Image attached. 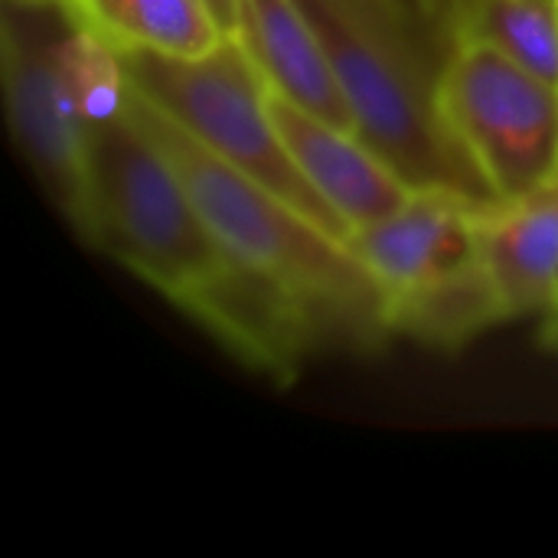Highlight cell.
<instances>
[{
    "label": "cell",
    "instance_id": "6da1fadb",
    "mask_svg": "<svg viewBox=\"0 0 558 558\" xmlns=\"http://www.w3.org/2000/svg\"><path fill=\"white\" fill-rule=\"evenodd\" d=\"M78 235L268 379L291 383L330 347L298 298L222 248L177 167L131 111L92 131Z\"/></svg>",
    "mask_w": 558,
    "mask_h": 558
},
{
    "label": "cell",
    "instance_id": "7a4b0ae2",
    "mask_svg": "<svg viewBox=\"0 0 558 558\" xmlns=\"http://www.w3.org/2000/svg\"><path fill=\"white\" fill-rule=\"evenodd\" d=\"M301 7L320 33L356 134L409 186L494 203L441 108L454 39L392 0H301Z\"/></svg>",
    "mask_w": 558,
    "mask_h": 558
},
{
    "label": "cell",
    "instance_id": "3957f363",
    "mask_svg": "<svg viewBox=\"0 0 558 558\" xmlns=\"http://www.w3.org/2000/svg\"><path fill=\"white\" fill-rule=\"evenodd\" d=\"M128 111L177 167L222 248L242 268L298 298L320 320L333 347L369 350L392 337L386 298L347 239L199 147L141 95L131 92Z\"/></svg>",
    "mask_w": 558,
    "mask_h": 558
},
{
    "label": "cell",
    "instance_id": "277c9868",
    "mask_svg": "<svg viewBox=\"0 0 558 558\" xmlns=\"http://www.w3.org/2000/svg\"><path fill=\"white\" fill-rule=\"evenodd\" d=\"M118 52L134 95L154 105L199 147L291 199L333 235L350 239V229L298 173L271 114L268 85L232 33L199 56Z\"/></svg>",
    "mask_w": 558,
    "mask_h": 558
},
{
    "label": "cell",
    "instance_id": "5b68a950",
    "mask_svg": "<svg viewBox=\"0 0 558 558\" xmlns=\"http://www.w3.org/2000/svg\"><path fill=\"white\" fill-rule=\"evenodd\" d=\"M441 108L497 199H520L558 180V85L481 39H454Z\"/></svg>",
    "mask_w": 558,
    "mask_h": 558
},
{
    "label": "cell",
    "instance_id": "8992f818",
    "mask_svg": "<svg viewBox=\"0 0 558 558\" xmlns=\"http://www.w3.org/2000/svg\"><path fill=\"white\" fill-rule=\"evenodd\" d=\"M72 7L65 0L3 3V98L13 137L56 209L82 229L92 128L78 114L59 65V33Z\"/></svg>",
    "mask_w": 558,
    "mask_h": 558
},
{
    "label": "cell",
    "instance_id": "52a82bcc",
    "mask_svg": "<svg viewBox=\"0 0 558 558\" xmlns=\"http://www.w3.org/2000/svg\"><path fill=\"white\" fill-rule=\"evenodd\" d=\"M454 190H412L402 206L350 232L347 245L389 304L412 298L464 268L477 255V209Z\"/></svg>",
    "mask_w": 558,
    "mask_h": 558
},
{
    "label": "cell",
    "instance_id": "ba28073f",
    "mask_svg": "<svg viewBox=\"0 0 558 558\" xmlns=\"http://www.w3.org/2000/svg\"><path fill=\"white\" fill-rule=\"evenodd\" d=\"M268 101L298 173L350 232L383 219L415 190L353 128L317 118L271 88Z\"/></svg>",
    "mask_w": 558,
    "mask_h": 558
},
{
    "label": "cell",
    "instance_id": "9c48e42d",
    "mask_svg": "<svg viewBox=\"0 0 558 558\" xmlns=\"http://www.w3.org/2000/svg\"><path fill=\"white\" fill-rule=\"evenodd\" d=\"M477 255L504 320L558 304V180L520 199L477 209Z\"/></svg>",
    "mask_w": 558,
    "mask_h": 558
},
{
    "label": "cell",
    "instance_id": "30bf717a",
    "mask_svg": "<svg viewBox=\"0 0 558 558\" xmlns=\"http://www.w3.org/2000/svg\"><path fill=\"white\" fill-rule=\"evenodd\" d=\"M232 36L245 46L275 95L317 118L353 128L320 33L301 0H235Z\"/></svg>",
    "mask_w": 558,
    "mask_h": 558
},
{
    "label": "cell",
    "instance_id": "8fae6325",
    "mask_svg": "<svg viewBox=\"0 0 558 558\" xmlns=\"http://www.w3.org/2000/svg\"><path fill=\"white\" fill-rule=\"evenodd\" d=\"M114 49L199 56L229 33L209 0H65Z\"/></svg>",
    "mask_w": 558,
    "mask_h": 558
},
{
    "label": "cell",
    "instance_id": "7c38bea8",
    "mask_svg": "<svg viewBox=\"0 0 558 558\" xmlns=\"http://www.w3.org/2000/svg\"><path fill=\"white\" fill-rule=\"evenodd\" d=\"M494 324H504V311L481 262L389 304V330L435 350H458Z\"/></svg>",
    "mask_w": 558,
    "mask_h": 558
},
{
    "label": "cell",
    "instance_id": "4fadbf2b",
    "mask_svg": "<svg viewBox=\"0 0 558 558\" xmlns=\"http://www.w3.org/2000/svg\"><path fill=\"white\" fill-rule=\"evenodd\" d=\"M454 39H481L558 85V0H474L458 16Z\"/></svg>",
    "mask_w": 558,
    "mask_h": 558
},
{
    "label": "cell",
    "instance_id": "5bb4252c",
    "mask_svg": "<svg viewBox=\"0 0 558 558\" xmlns=\"http://www.w3.org/2000/svg\"><path fill=\"white\" fill-rule=\"evenodd\" d=\"M539 337H543L546 350L558 353V304L549 314H543V330H539Z\"/></svg>",
    "mask_w": 558,
    "mask_h": 558
},
{
    "label": "cell",
    "instance_id": "9a60e30c",
    "mask_svg": "<svg viewBox=\"0 0 558 558\" xmlns=\"http://www.w3.org/2000/svg\"><path fill=\"white\" fill-rule=\"evenodd\" d=\"M209 7L219 16V23L226 26V33H232V26H235V0H209Z\"/></svg>",
    "mask_w": 558,
    "mask_h": 558
},
{
    "label": "cell",
    "instance_id": "2e32d148",
    "mask_svg": "<svg viewBox=\"0 0 558 558\" xmlns=\"http://www.w3.org/2000/svg\"><path fill=\"white\" fill-rule=\"evenodd\" d=\"M392 3H399V7H402L405 13H412V16H418V20H428V23L441 26V23L435 20L432 7H428V0H392Z\"/></svg>",
    "mask_w": 558,
    "mask_h": 558
},
{
    "label": "cell",
    "instance_id": "e0dca14e",
    "mask_svg": "<svg viewBox=\"0 0 558 558\" xmlns=\"http://www.w3.org/2000/svg\"><path fill=\"white\" fill-rule=\"evenodd\" d=\"M451 3V33H454V26H458V16L474 3V0H448Z\"/></svg>",
    "mask_w": 558,
    "mask_h": 558
}]
</instances>
